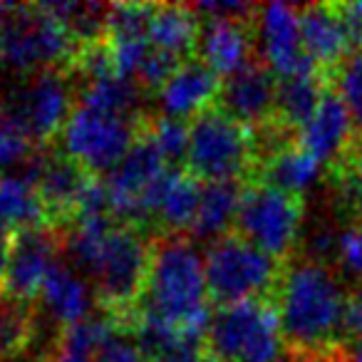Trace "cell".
<instances>
[{
    "label": "cell",
    "mask_w": 362,
    "mask_h": 362,
    "mask_svg": "<svg viewBox=\"0 0 362 362\" xmlns=\"http://www.w3.org/2000/svg\"><path fill=\"white\" fill-rule=\"evenodd\" d=\"M194 362H218V360H216V357H214V355H199Z\"/></svg>",
    "instance_id": "b9f144b4"
},
{
    "label": "cell",
    "mask_w": 362,
    "mask_h": 362,
    "mask_svg": "<svg viewBox=\"0 0 362 362\" xmlns=\"http://www.w3.org/2000/svg\"><path fill=\"white\" fill-rule=\"evenodd\" d=\"M97 362H151L144 347L124 332L115 330L97 350Z\"/></svg>",
    "instance_id": "836d02e7"
},
{
    "label": "cell",
    "mask_w": 362,
    "mask_h": 362,
    "mask_svg": "<svg viewBox=\"0 0 362 362\" xmlns=\"http://www.w3.org/2000/svg\"><path fill=\"white\" fill-rule=\"evenodd\" d=\"M209 347L218 362H283V330L261 300L223 305L209 322Z\"/></svg>",
    "instance_id": "5b68a950"
},
{
    "label": "cell",
    "mask_w": 362,
    "mask_h": 362,
    "mask_svg": "<svg viewBox=\"0 0 362 362\" xmlns=\"http://www.w3.org/2000/svg\"><path fill=\"white\" fill-rule=\"evenodd\" d=\"M322 92L320 82L315 80V75L303 72V75L288 77V80L278 82V105L276 112L281 115V119L286 124H296L300 129L310 115L315 112V107L320 105Z\"/></svg>",
    "instance_id": "484cf974"
},
{
    "label": "cell",
    "mask_w": 362,
    "mask_h": 362,
    "mask_svg": "<svg viewBox=\"0 0 362 362\" xmlns=\"http://www.w3.org/2000/svg\"><path fill=\"white\" fill-rule=\"evenodd\" d=\"M65 248L70 266L110 308H124L141 296L149 251L134 228L119 226L110 216L77 218Z\"/></svg>",
    "instance_id": "6da1fadb"
},
{
    "label": "cell",
    "mask_w": 362,
    "mask_h": 362,
    "mask_svg": "<svg viewBox=\"0 0 362 362\" xmlns=\"http://www.w3.org/2000/svg\"><path fill=\"white\" fill-rule=\"evenodd\" d=\"M197 13H204L206 21H233V23H243V18L251 13V6H243V3H202L197 6Z\"/></svg>",
    "instance_id": "e575fe53"
},
{
    "label": "cell",
    "mask_w": 362,
    "mask_h": 362,
    "mask_svg": "<svg viewBox=\"0 0 362 362\" xmlns=\"http://www.w3.org/2000/svg\"><path fill=\"white\" fill-rule=\"evenodd\" d=\"M33 327H35V317L28 303L16 300L11 296L0 298V357L3 360L23 355V350L33 340Z\"/></svg>",
    "instance_id": "83f0119b"
},
{
    "label": "cell",
    "mask_w": 362,
    "mask_h": 362,
    "mask_svg": "<svg viewBox=\"0 0 362 362\" xmlns=\"http://www.w3.org/2000/svg\"><path fill=\"white\" fill-rule=\"evenodd\" d=\"M90 179L92 174H87L67 154H45V161H42L40 174H37L35 181V189L47 211V218L50 221H60V218L75 216Z\"/></svg>",
    "instance_id": "e0dca14e"
},
{
    "label": "cell",
    "mask_w": 362,
    "mask_h": 362,
    "mask_svg": "<svg viewBox=\"0 0 362 362\" xmlns=\"http://www.w3.org/2000/svg\"><path fill=\"white\" fill-rule=\"evenodd\" d=\"M3 115L33 141L45 144L62 134L72 115V87L60 70L28 75L6 95Z\"/></svg>",
    "instance_id": "9c48e42d"
},
{
    "label": "cell",
    "mask_w": 362,
    "mask_h": 362,
    "mask_svg": "<svg viewBox=\"0 0 362 362\" xmlns=\"http://www.w3.org/2000/svg\"><path fill=\"white\" fill-rule=\"evenodd\" d=\"M42 8L67 28L75 42H87V45H95L97 37L102 35L110 13V8H102L97 3H42Z\"/></svg>",
    "instance_id": "f1b7e54d"
},
{
    "label": "cell",
    "mask_w": 362,
    "mask_h": 362,
    "mask_svg": "<svg viewBox=\"0 0 362 362\" xmlns=\"http://www.w3.org/2000/svg\"><path fill=\"white\" fill-rule=\"evenodd\" d=\"M347 362H362V337H357V340H355V345H352Z\"/></svg>",
    "instance_id": "60d3db41"
},
{
    "label": "cell",
    "mask_w": 362,
    "mask_h": 362,
    "mask_svg": "<svg viewBox=\"0 0 362 362\" xmlns=\"http://www.w3.org/2000/svg\"><path fill=\"white\" fill-rule=\"evenodd\" d=\"M144 315L169 325L181 335L202 337L209 330L206 266L199 248L187 238H164L149 253L144 291Z\"/></svg>",
    "instance_id": "7a4b0ae2"
},
{
    "label": "cell",
    "mask_w": 362,
    "mask_h": 362,
    "mask_svg": "<svg viewBox=\"0 0 362 362\" xmlns=\"http://www.w3.org/2000/svg\"><path fill=\"white\" fill-rule=\"evenodd\" d=\"M33 154H35L33 141L0 110V176H6V171L16 166H25Z\"/></svg>",
    "instance_id": "4dcf8cb0"
},
{
    "label": "cell",
    "mask_w": 362,
    "mask_h": 362,
    "mask_svg": "<svg viewBox=\"0 0 362 362\" xmlns=\"http://www.w3.org/2000/svg\"><path fill=\"white\" fill-rule=\"evenodd\" d=\"M169 171V164L161 159L149 139L134 141L129 154L107 174L105 189L110 199V211L127 221L144 218V202L154 184Z\"/></svg>",
    "instance_id": "8fae6325"
},
{
    "label": "cell",
    "mask_w": 362,
    "mask_h": 362,
    "mask_svg": "<svg viewBox=\"0 0 362 362\" xmlns=\"http://www.w3.org/2000/svg\"><path fill=\"white\" fill-rule=\"evenodd\" d=\"M352 179H355L357 187H362V149L355 151V159H352Z\"/></svg>",
    "instance_id": "ab89813d"
},
{
    "label": "cell",
    "mask_w": 362,
    "mask_h": 362,
    "mask_svg": "<svg viewBox=\"0 0 362 362\" xmlns=\"http://www.w3.org/2000/svg\"><path fill=\"white\" fill-rule=\"evenodd\" d=\"M3 13H6V11L0 8V37H3V23H6V18H3Z\"/></svg>",
    "instance_id": "7bdbcfd3"
},
{
    "label": "cell",
    "mask_w": 362,
    "mask_h": 362,
    "mask_svg": "<svg viewBox=\"0 0 362 362\" xmlns=\"http://www.w3.org/2000/svg\"><path fill=\"white\" fill-rule=\"evenodd\" d=\"M37 298H40L42 317L67 330L92 317L97 296L95 288L80 271H75L70 263H57L45 278Z\"/></svg>",
    "instance_id": "5bb4252c"
},
{
    "label": "cell",
    "mask_w": 362,
    "mask_h": 362,
    "mask_svg": "<svg viewBox=\"0 0 362 362\" xmlns=\"http://www.w3.org/2000/svg\"><path fill=\"white\" fill-rule=\"evenodd\" d=\"M253 141L248 129L226 112H204L189 127L187 161L199 179L233 181L248 169Z\"/></svg>",
    "instance_id": "ba28073f"
},
{
    "label": "cell",
    "mask_w": 362,
    "mask_h": 362,
    "mask_svg": "<svg viewBox=\"0 0 362 362\" xmlns=\"http://www.w3.org/2000/svg\"><path fill=\"white\" fill-rule=\"evenodd\" d=\"M251 35L241 23L233 21H206L199 35L202 60L214 75L231 77L246 70L251 60Z\"/></svg>",
    "instance_id": "44dd1931"
},
{
    "label": "cell",
    "mask_w": 362,
    "mask_h": 362,
    "mask_svg": "<svg viewBox=\"0 0 362 362\" xmlns=\"http://www.w3.org/2000/svg\"><path fill=\"white\" fill-rule=\"evenodd\" d=\"M50 362H97V355L95 352L80 350V347H70L57 342V350L52 352Z\"/></svg>",
    "instance_id": "74e56055"
},
{
    "label": "cell",
    "mask_w": 362,
    "mask_h": 362,
    "mask_svg": "<svg viewBox=\"0 0 362 362\" xmlns=\"http://www.w3.org/2000/svg\"><path fill=\"white\" fill-rule=\"evenodd\" d=\"M347 291L325 263L300 261L278 286V322L283 337L298 350L322 352L345 335Z\"/></svg>",
    "instance_id": "3957f363"
},
{
    "label": "cell",
    "mask_w": 362,
    "mask_h": 362,
    "mask_svg": "<svg viewBox=\"0 0 362 362\" xmlns=\"http://www.w3.org/2000/svg\"><path fill=\"white\" fill-rule=\"evenodd\" d=\"M313 362H340V360H330V357H320V360H313Z\"/></svg>",
    "instance_id": "ee69618b"
},
{
    "label": "cell",
    "mask_w": 362,
    "mask_h": 362,
    "mask_svg": "<svg viewBox=\"0 0 362 362\" xmlns=\"http://www.w3.org/2000/svg\"><path fill=\"white\" fill-rule=\"evenodd\" d=\"M241 197L243 194L238 192V187L233 181L204 184L192 231L202 238H214V241L223 238V233L231 228V223H236Z\"/></svg>",
    "instance_id": "d4e9b609"
},
{
    "label": "cell",
    "mask_w": 362,
    "mask_h": 362,
    "mask_svg": "<svg viewBox=\"0 0 362 362\" xmlns=\"http://www.w3.org/2000/svg\"><path fill=\"white\" fill-rule=\"evenodd\" d=\"M337 11H340L342 21H345L347 30H350L352 42H362V0L337 8Z\"/></svg>",
    "instance_id": "8d00e7d4"
},
{
    "label": "cell",
    "mask_w": 362,
    "mask_h": 362,
    "mask_svg": "<svg viewBox=\"0 0 362 362\" xmlns=\"http://www.w3.org/2000/svg\"><path fill=\"white\" fill-rule=\"evenodd\" d=\"M146 139L154 144V149L161 154V159L166 164H174V161L187 159L189 151V127L179 119H169V117H161L151 124Z\"/></svg>",
    "instance_id": "f546056e"
},
{
    "label": "cell",
    "mask_w": 362,
    "mask_h": 362,
    "mask_svg": "<svg viewBox=\"0 0 362 362\" xmlns=\"http://www.w3.org/2000/svg\"><path fill=\"white\" fill-rule=\"evenodd\" d=\"M221 107L228 117L246 124H261L276 112L278 85L266 67L248 65L246 70L226 77L218 92Z\"/></svg>",
    "instance_id": "2e32d148"
},
{
    "label": "cell",
    "mask_w": 362,
    "mask_h": 362,
    "mask_svg": "<svg viewBox=\"0 0 362 362\" xmlns=\"http://www.w3.org/2000/svg\"><path fill=\"white\" fill-rule=\"evenodd\" d=\"M209 298L221 305L258 300L278 281V261L248 243L246 238L223 236L204 256Z\"/></svg>",
    "instance_id": "8992f818"
},
{
    "label": "cell",
    "mask_w": 362,
    "mask_h": 362,
    "mask_svg": "<svg viewBox=\"0 0 362 362\" xmlns=\"http://www.w3.org/2000/svg\"><path fill=\"white\" fill-rule=\"evenodd\" d=\"M57 251H60V241L50 228H28L13 236V253H11V266H8L6 276V296L16 298V300H33L40 296V288L50 271L57 266Z\"/></svg>",
    "instance_id": "4fadbf2b"
},
{
    "label": "cell",
    "mask_w": 362,
    "mask_h": 362,
    "mask_svg": "<svg viewBox=\"0 0 362 362\" xmlns=\"http://www.w3.org/2000/svg\"><path fill=\"white\" fill-rule=\"evenodd\" d=\"M332 261L337 263L342 276L362 281V223L337 228Z\"/></svg>",
    "instance_id": "d6a6232c"
},
{
    "label": "cell",
    "mask_w": 362,
    "mask_h": 362,
    "mask_svg": "<svg viewBox=\"0 0 362 362\" xmlns=\"http://www.w3.org/2000/svg\"><path fill=\"white\" fill-rule=\"evenodd\" d=\"M322 176V164L300 146H286L273 151L263 164V184L291 197H300L317 187Z\"/></svg>",
    "instance_id": "603a6c76"
},
{
    "label": "cell",
    "mask_w": 362,
    "mask_h": 362,
    "mask_svg": "<svg viewBox=\"0 0 362 362\" xmlns=\"http://www.w3.org/2000/svg\"><path fill=\"white\" fill-rule=\"evenodd\" d=\"M218 92H221V82L204 62H184L159 87L156 102H159L161 117L184 122L189 117L197 119L199 115L209 112V105L214 102V97H218Z\"/></svg>",
    "instance_id": "9a60e30c"
},
{
    "label": "cell",
    "mask_w": 362,
    "mask_h": 362,
    "mask_svg": "<svg viewBox=\"0 0 362 362\" xmlns=\"http://www.w3.org/2000/svg\"><path fill=\"white\" fill-rule=\"evenodd\" d=\"M0 60L21 75L60 70L77 50L75 37L42 6H6Z\"/></svg>",
    "instance_id": "277c9868"
},
{
    "label": "cell",
    "mask_w": 362,
    "mask_h": 362,
    "mask_svg": "<svg viewBox=\"0 0 362 362\" xmlns=\"http://www.w3.org/2000/svg\"><path fill=\"white\" fill-rule=\"evenodd\" d=\"M337 85H340V100L345 102L352 117V124L362 129V47L352 52L347 60H342Z\"/></svg>",
    "instance_id": "1f68e13d"
},
{
    "label": "cell",
    "mask_w": 362,
    "mask_h": 362,
    "mask_svg": "<svg viewBox=\"0 0 362 362\" xmlns=\"http://www.w3.org/2000/svg\"><path fill=\"white\" fill-rule=\"evenodd\" d=\"M345 335H355V340L362 337V288H357V291L347 298Z\"/></svg>",
    "instance_id": "d590c367"
},
{
    "label": "cell",
    "mask_w": 362,
    "mask_h": 362,
    "mask_svg": "<svg viewBox=\"0 0 362 362\" xmlns=\"http://www.w3.org/2000/svg\"><path fill=\"white\" fill-rule=\"evenodd\" d=\"M134 119L92 105L72 110L62 129V149L87 174H110L134 146Z\"/></svg>",
    "instance_id": "52a82bcc"
},
{
    "label": "cell",
    "mask_w": 362,
    "mask_h": 362,
    "mask_svg": "<svg viewBox=\"0 0 362 362\" xmlns=\"http://www.w3.org/2000/svg\"><path fill=\"white\" fill-rule=\"evenodd\" d=\"M11 253H13V236L6 231H0V288L6 286L8 266H11Z\"/></svg>",
    "instance_id": "f35d334b"
},
{
    "label": "cell",
    "mask_w": 362,
    "mask_h": 362,
    "mask_svg": "<svg viewBox=\"0 0 362 362\" xmlns=\"http://www.w3.org/2000/svg\"><path fill=\"white\" fill-rule=\"evenodd\" d=\"M256 35L258 50L271 75L288 80L315 67L303 50L300 13L288 3H268L258 11Z\"/></svg>",
    "instance_id": "7c38bea8"
},
{
    "label": "cell",
    "mask_w": 362,
    "mask_h": 362,
    "mask_svg": "<svg viewBox=\"0 0 362 362\" xmlns=\"http://www.w3.org/2000/svg\"><path fill=\"white\" fill-rule=\"evenodd\" d=\"M352 127V117L340 95H322L310 119L298 129L300 149L315 156L320 164L335 161L350 144Z\"/></svg>",
    "instance_id": "ac0fdd59"
},
{
    "label": "cell",
    "mask_w": 362,
    "mask_h": 362,
    "mask_svg": "<svg viewBox=\"0 0 362 362\" xmlns=\"http://www.w3.org/2000/svg\"><path fill=\"white\" fill-rule=\"evenodd\" d=\"M199 35H202V28H199V18L192 8L159 6L151 11L146 37H149L151 47L161 55L179 62L199 45Z\"/></svg>",
    "instance_id": "7402d4cb"
},
{
    "label": "cell",
    "mask_w": 362,
    "mask_h": 362,
    "mask_svg": "<svg viewBox=\"0 0 362 362\" xmlns=\"http://www.w3.org/2000/svg\"><path fill=\"white\" fill-rule=\"evenodd\" d=\"M80 102L132 117V112L139 107V87L134 85V80L119 77L117 72H107V75L87 80V87L82 92Z\"/></svg>",
    "instance_id": "4316f807"
},
{
    "label": "cell",
    "mask_w": 362,
    "mask_h": 362,
    "mask_svg": "<svg viewBox=\"0 0 362 362\" xmlns=\"http://www.w3.org/2000/svg\"><path fill=\"white\" fill-rule=\"evenodd\" d=\"M47 218V211L37 197L35 184L23 179L21 174L0 176V231H28L40 228Z\"/></svg>",
    "instance_id": "cb8c5ba5"
},
{
    "label": "cell",
    "mask_w": 362,
    "mask_h": 362,
    "mask_svg": "<svg viewBox=\"0 0 362 362\" xmlns=\"http://www.w3.org/2000/svg\"><path fill=\"white\" fill-rule=\"evenodd\" d=\"M202 199V184L181 171L169 169L144 202V218L154 216L161 226L171 231H184L194 226Z\"/></svg>",
    "instance_id": "d6986e66"
},
{
    "label": "cell",
    "mask_w": 362,
    "mask_h": 362,
    "mask_svg": "<svg viewBox=\"0 0 362 362\" xmlns=\"http://www.w3.org/2000/svg\"><path fill=\"white\" fill-rule=\"evenodd\" d=\"M303 50L313 65H335L352 45L340 11L330 6H308L300 13Z\"/></svg>",
    "instance_id": "ffe728a7"
},
{
    "label": "cell",
    "mask_w": 362,
    "mask_h": 362,
    "mask_svg": "<svg viewBox=\"0 0 362 362\" xmlns=\"http://www.w3.org/2000/svg\"><path fill=\"white\" fill-rule=\"evenodd\" d=\"M236 223L241 238L271 258H286L303 228V206L298 197L271 187H256L241 197Z\"/></svg>",
    "instance_id": "30bf717a"
}]
</instances>
